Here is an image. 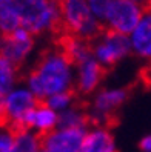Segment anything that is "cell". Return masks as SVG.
I'll list each match as a JSON object with an SVG mask.
<instances>
[{
	"label": "cell",
	"instance_id": "cell-1",
	"mask_svg": "<svg viewBox=\"0 0 151 152\" xmlns=\"http://www.w3.org/2000/svg\"><path fill=\"white\" fill-rule=\"evenodd\" d=\"M74 78V63L63 51L57 48L45 52L37 60L35 66L26 75L25 85L39 98V102H45L54 94L73 91Z\"/></svg>",
	"mask_w": 151,
	"mask_h": 152
},
{
	"label": "cell",
	"instance_id": "cell-2",
	"mask_svg": "<svg viewBox=\"0 0 151 152\" xmlns=\"http://www.w3.org/2000/svg\"><path fill=\"white\" fill-rule=\"evenodd\" d=\"M20 15L22 28L35 34L56 31L60 26V0H11Z\"/></svg>",
	"mask_w": 151,
	"mask_h": 152
},
{
	"label": "cell",
	"instance_id": "cell-3",
	"mask_svg": "<svg viewBox=\"0 0 151 152\" xmlns=\"http://www.w3.org/2000/svg\"><path fill=\"white\" fill-rule=\"evenodd\" d=\"M60 26L66 35L88 42L103 31L102 23L93 15L88 0H60Z\"/></svg>",
	"mask_w": 151,
	"mask_h": 152
},
{
	"label": "cell",
	"instance_id": "cell-4",
	"mask_svg": "<svg viewBox=\"0 0 151 152\" xmlns=\"http://www.w3.org/2000/svg\"><path fill=\"white\" fill-rule=\"evenodd\" d=\"M40 102L26 85H17L13 91L5 97L2 111H0V121L3 128L20 131L25 128L26 117Z\"/></svg>",
	"mask_w": 151,
	"mask_h": 152
},
{
	"label": "cell",
	"instance_id": "cell-5",
	"mask_svg": "<svg viewBox=\"0 0 151 152\" xmlns=\"http://www.w3.org/2000/svg\"><path fill=\"white\" fill-rule=\"evenodd\" d=\"M93 56L103 68H111L131 52L130 37L105 29L93 40Z\"/></svg>",
	"mask_w": 151,
	"mask_h": 152
},
{
	"label": "cell",
	"instance_id": "cell-6",
	"mask_svg": "<svg viewBox=\"0 0 151 152\" xmlns=\"http://www.w3.org/2000/svg\"><path fill=\"white\" fill-rule=\"evenodd\" d=\"M144 6L136 0H113L106 17L103 20V28L123 35H130L136 29L140 19L144 17Z\"/></svg>",
	"mask_w": 151,
	"mask_h": 152
},
{
	"label": "cell",
	"instance_id": "cell-7",
	"mask_svg": "<svg viewBox=\"0 0 151 152\" xmlns=\"http://www.w3.org/2000/svg\"><path fill=\"white\" fill-rule=\"evenodd\" d=\"M128 98V91L125 88H103L93 94L88 106V117L96 124L105 126V123L113 120L119 108Z\"/></svg>",
	"mask_w": 151,
	"mask_h": 152
},
{
	"label": "cell",
	"instance_id": "cell-8",
	"mask_svg": "<svg viewBox=\"0 0 151 152\" xmlns=\"http://www.w3.org/2000/svg\"><path fill=\"white\" fill-rule=\"evenodd\" d=\"M34 49L32 34L20 28L10 35H0V56L17 68L29 58Z\"/></svg>",
	"mask_w": 151,
	"mask_h": 152
},
{
	"label": "cell",
	"instance_id": "cell-9",
	"mask_svg": "<svg viewBox=\"0 0 151 152\" xmlns=\"http://www.w3.org/2000/svg\"><path fill=\"white\" fill-rule=\"evenodd\" d=\"M86 129L57 128L42 137L40 152H79Z\"/></svg>",
	"mask_w": 151,
	"mask_h": 152
},
{
	"label": "cell",
	"instance_id": "cell-10",
	"mask_svg": "<svg viewBox=\"0 0 151 152\" xmlns=\"http://www.w3.org/2000/svg\"><path fill=\"white\" fill-rule=\"evenodd\" d=\"M103 69L105 68L94 58V56L74 65V88L77 89V92L82 95H91L96 91H99V86L103 78Z\"/></svg>",
	"mask_w": 151,
	"mask_h": 152
},
{
	"label": "cell",
	"instance_id": "cell-11",
	"mask_svg": "<svg viewBox=\"0 0 151 152\" xmlns=\"http://www.w3.org/2000/svg\"><path fill=\"white\" fill-rule=\"evenodd\" d=\"M57 128H59V114L54 109H51L46 103L40 102L26 117L23 129L37 134L39 137H45Z\"/></svg>",
	"mask_w": 151,
	"mask_h": 152
},
{
	"label": "cell",
	"instance_id": "cell-12",
	"mask_svg": "<svg viewBox=\"0 0 151 152\" xmlns=\"http://www.w3.org/2000/svg\"><path fill=\"white\" fill-rule=\"evenodd\" d=\"M79 152H117L116 140L108 128L96 124L86 129Z\"/></svg>",
	"mask_w": 151,
	"mask_h": 152
},
{
	"label": "cell",
	"instance_id": "cell-13",
	"mask_svg": "<svg viewBox=\"0 0 151 152\" xmlns=\"http://www.w3.org/2000/svg\"><path fill=\"white\" fill-rule=\"evenodd\" d=\"M128 37L133 54L140 58L151 60V10H145L144 17Z\"/></svg>",
	"mask_w": 151,
	"mask_h": 152
},
{
	"label": "cell",
	"instance_id": "cell-14",
	"mask_svg": "<svg viewBox=\"0 0 151 152\" xmlns=\"http://www.w3.org/2000/svg\"><path fill=\"white\" fill-rule=\"evenodd\" d=\"M60 49L68 56V58L73 61L74 65H77L79 61H82V60L93 56L91 43L88 40H83V39L73 37V35H65V37L62 39Z\"/></svg>",
	"mask_w": 151,
	"mask_h": 152
},
{
	"label": "cell",
	"instance_id": "cell-15",
	"mask_svg": "<svg viewBox=\"0 0 151 152\" xmlns=\"http://www.w3.org/2000/svg\"><path fill=\"white\" fill-rule=\"evenodd\" d=\"M19 85V68L0 56V111L5 97Z\"/></svg>",
	"mask_w": 151,
	"mask_h": 152
},
{
	"label": "cell",
	"instance_id": "cell-16",
	"mask_svg": "<svg viewBox=\"0 0 151 152\" xmlns=\"http://www.w3.org/2000/svg\"><path fill=\"white\" fill-rule=\"evenodd\" d=\"M22 28L20 15L13 2H6L0 8V35H10Z\"/></svg>",
	"mask_w": 151,
	"mask_h": 152
},
{
	"label": "cell",
	"instance_id": "cell-17",
	"mask_svg": "<svg viewBox=\"0 0 151 152\" xmlns=\"http://www.w3.org/2000/svg\"><path fill=\"white\" fill-rule=\"evenodd\" d=\"M42 137L28 129L15 131V140L8 152H40Z\"/></svg>",
	"mask_w": 151,
	"mask_h": 152
},
{
	"label": "cell",
	"instance_id": "cell-18",
	"mask_svg": "<svg viewBox=\"0 0 151 152\" xmlns=\"http://www.w3.org/2000/svg\"><path fill=\"white\" fill-rule=\"evenodd\" d=\"M90 117L88 112L83 111L79 106H73L62 114H59V128H77V129H86Z\"/></svg>",
	"mask_w": 151,
	"mask_h": 152
},
{
	"label": "cell",
	"instance_id": "cell-19",
	"mask_svg": "<svg viewBox=\"0 0 151 152\" xmlns=\"http://www.w3.org/2000/svg\"><path fill=\"white\" fill-rule=\"evenodd\" d=\"M74 92L69 91V92H59L48 97L43 103H46L51 109H54L57 114H62L63 111L69 109L74 106Z\"/></svg>",
	"mask_w": 151,
	"mask_h": 152
},
{
	"label": "cell",
	"instance_id": "cell-20",
	"mask_svg": "<svg viewBox=\"0 0 151 152\" xmlns=\"http://www.w3.org/2000/svg\"><path fill=\"white\" fill-rule=\"evenodd\" d=\"M111 3H113V0H88V5H90L93 15L102 23V26H103V20H105Z\"/></svg>",
	"mask_w": 151,
	"mask_h": 152
},
{
	"label": "cell",
	"instance_id": "cell-21",
	"mask_svg": "<svg viewBox=\"0 0 151 152\" xmlns=\"http://www.w3.org/2000/svg\"><path fill=\"white\" fill-rule=\"evenodd\" d=\"M14 140H15V131L8 128L0 129V152L10 151L14 145Z\"/></svg>",
	"mask_w": 151,
	"mask_h": 152
},
{
	"label": "cell",
	"instance_id": "cell-22",
	"mask_svg": "<svg viewBox=\"0 0 151 152\" xmlns=\"http://www.w3.org/2000/svg\"><path fill=\"white\" fill-rule=\"evenodd\" d=\"M139 148H140L142 152H151V134L150 135H145L144 138L140 140Z\"/></svg>",
	"mask_w": 151,
	"mask_h": 152
},
{
	"label": "cell",
	"instance_id": "cell-23",
	"mask_svg": "<svg viewBox=\"0 0 151 152\" xmlns=\"http://www.w3.org/2000/svg\"><path fill=\"white\" fill-rule=\"evenodd\" d=\"M147 8H148V10H151V0H147Z\"/></svg>",
	"mask_w": 151,
	"mask_h": 152
},
{
	"label": "cell",
	"instance_id": "cell-24",
	"mask_svg": "<svg viewBox=\"0 0 151 152\" xmlns=\"http://www.w3.org/2000/svg\"><path fill=\"white\" fill-rule=\"evenodd\" d=\"M6 2H11V0H2V3H6Z\"/></svg>",
	"mask_w": 151,
	"mask_h": 152
},
{
	"label": "cell",
	"instance_id": "cell-25",
	"mask_svg": "<svg viewBox=\"0 0 151 152\" xmlns=\"http://www.w3.org/2000/svg\"><path fill=\"white\" fill-rule=\"evenodd\" d=\"M136 2H140L142 3V2H147V0H136Z\"/></svg>",
	"mask_w": 151,
	"mask_h": 152
},
{
	"label": "cell",
	"instance_id": "cell-26",
	"mask_svg": "<svg viewBox=\"0 0 151 152\" xmlns=\"http://www.w3.org/2000/svg\"><path fill=\"white\" fill-rule=\"evenodd\" d=\"M2 5H3V3H2V0H0V8H2Z\"/></svg>",
	"mask_w": 151,
	"mask_h": 152
}]
</instances>
